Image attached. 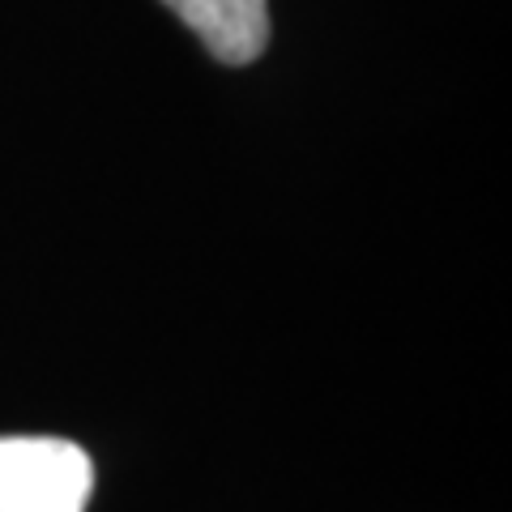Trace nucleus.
<instances>
[{"instance_id":"obj_1","label":"nucleus","mask_w":512,"mask_h":512,"mask_svg":"<svg viewBox=\"0 0 512 512\" xmlns=\"http://www.w3.org/2000/svg\"><path fill=\"white\" fill-rule=\"evenodd\" d=\"M94 461L60 436H0V512H86Z\"/></svg>"},{"instance_id":"obj_2","label":"nucleus","mask_w":512,"mask_h":512,"mask_svg":"<svg viewBox=\"0 0 512 512\" xmlns=\"http://www.w3.org/2000/svg\"><path fill=\"white\" fill-rule=\"evenodd\" d=\"M214 60L252 64L269 47V9L265 0H163Z\"/></svg>"}]
</instances>
